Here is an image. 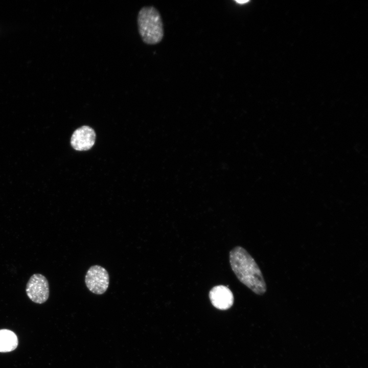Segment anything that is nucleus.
Returning <instances> with one entry per match:
<instances>
[{
  "label": "nucleus",
  "instance_id": "nucleus-5",
  "mask_svg": "<svg viewBox=\"0 0 368 368\" xmlns=\"http://www.w3.org/2000/svg\"><path fill=\"white\" fill-rule=\"evenodd\" d=\"M96 133L89 126H83L76 129L71 140L73 148L78 151H85L90 149L94 145Z\"/></svg>",
  "mask_w": 368,
  "mask_h": 368
},
{
  "label": "nucleus",
  "instance_id": "nucleus-2",
  "mask_svg": "<svg viewBox=\"0 0 368 368\" xmlns=\"http://www.w3.org/2000/svg\"><path fill=\"white\" fill-rule=\"evenodd\" d=\"M139 31L143 41L148 44L160 42L163 38V23L158 11L152 6L144 7L137 16Z\"/></svg>",
  "mask_w": 368,
  "mask_h": 368
},
{
  "label": "nucleus",
  "instance_id": "nucleus-7",
  "mask_svg": "<svg viewBox=\"0 0 368 368\" xmlns=\"http://www.w3.org/2000/svg\"><path fill=\"white\" fill-rule=\"evenodd\" d=\"M18 345V339L15 334L11 331L0 330V352H7L15 350Z\"/></svg>",
  "mask_w": 368,
  "mask_h": 368
},
{
  "label": "nucleus",
  "instance_id": "nucleus-4",
  "mask_svg": "<svg viewBox=\"0 0 368 368\" xmlns=\"http://www.w3.org/2000/svg\"><path fill=\"white\" fill-rule=\"evenodd\" d=\"M26 292L32 302L37 304L45 303L50 293L48 280L41 274H33L26 285Z\"/></svg>",
  "mask_w": 368,
  "mask_h": 368
},
{
  "label": "nucleus",
  "instance_id": "nucleus-1",
  "mask_svg": "<svg viewBox=\"0 0 368 368\" xmlns=\"http://www.w3.org/2000/svg\"><path fill=\"white\" fill-rule=\"evenodd\" d=\"M229 262L237 279L252 291L263 295L267 288L260 268L251 255L242 247L237 246L229 252Z\"/></svg>",
  "mask_w": 368,
  "mask_h": 368
},
{
  "label": "nucleus",
  "instance_id": "nucleus-6",
  "mask_svg": "<svg viewBox=\"0 0 368 368\" xmlns=\"http://www.w3.org/2000/svg\"><path fill=\"white\" fill-rule=\"evenodd\" d=\"M209 295L212 304L218 309L227 310L233 305V294L227 286H215L211 289Z\"/></svg>",
  "mask_w": 368,
  "mask_h": 368
},
{
  "label": "nucleus",
  "instance_id": "nucleus-3",
  "mask_svg": "<svg viewBox=\"0 0 368 368\" xmlns=\"http://www.w3.org/2000/svg\"><path fill=\"white\" fill-rule=\"evenodd\" d=\"M85 282L87 288L92 293L102 294L106 292L109 286L108 273L101 266H92L86 273Z\"/></svg>",
  "mask_w": 368,
  "mask_h": 368
}]
</instances>
